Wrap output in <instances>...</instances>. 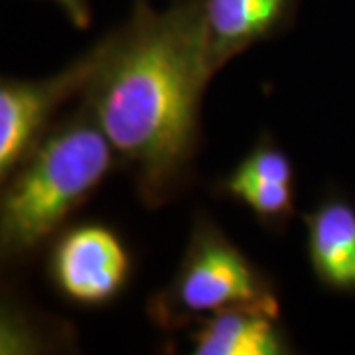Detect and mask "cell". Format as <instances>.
<instances>
[{
	"mask_svg": "<svg viewBox=\"0 0 355 355\" xmlns=\"http://www.w3.org/2000/svg\"><path fill=\"white\" fill-rule=\"evenodd\" d=\"M203 0L154 10L139 0L109 32V50L81 101L111 140L140 202L164 207L188 190L202 146Z\"/></svg>",
	"mask_w": 355,
	"mask_h": 355,
	"instance_id": "1",
	"label": "cell"
},
{
	"mask_svg": "<svg viewBox=\"0 0 355 355\" xmlns=\"http://www.w3.org/2000/svg\"><path fill=\"white\" fill-rule=\"evenodd\" d=\"M116 166L113 144L85 103L53 123L2 180V265L22 266L44 254Z\"/></svg>",
	"mask_w": 355,
	"mask_h": 355,
	"instance_id": "2",
	"label": "cell"
},
{
	"mask_svg": "<svg viewBox=\"0 0 355 355\" xmlns=\"http://www.w3.org/2000/svg\"><path fill=\"white\" fill-rule=\"evenodd\" d=\"M243 306L280 312L277 282L211 217L200 211L174 277L148 298V320L174 334L186 331L203 318Z\"/></svg>",
	"mask_w": 355,
	"mask_h": 355,
	"instance_id": "3",
	"label": "cell"
},
{
	"mask_svg": "<svg viewBox=\"0 0 355 355\" xmlns=\"http://www.w3.org/2000/svg\"><path fill=\"white\" fill-rule=\"evenodd\" d=\"M46 279L65 302L83 310L114 304L130 286L135 254L105 221H71L44 251Z\"/></svg>",
	"mask_w": 355,
	"mask_h": 355,
	"instance_id": "4",
	"label": "cell"
},
{
	"mask_svg": "<svg viewBox=\"0 0 355 355\" xmlns=\"http://www.w3.org/2000/svg\"><path fill=\"white\" fill-rule=\"evenodd\" d=\"M109 50V34L77 55L58 73L42 79L2 77L0 81V180L8 176L55 113L71 97H81Z\"/></svg>",
	"mask_w": 355,
	"mask_h": 355,
	"instance_id": "5",
	"label": "cell"
},
{
	"mask_svg": "<svg viewBox=\"0 0 355 355\" xmlns=\"http://www.w3.org/2000/svg\"><path fill=\"white\" fill-rule=\"evenodd\" d=\"M217 196L247 207L270 233H282L296 214V170L288 153L268 132L214 188Z\"/></svg>",
	"mask_w": 355,
	"mask_h": 355,
	"instance_id": "6",
	"label": "cell"
},
{
	"mask_svg": "<svg viewBox=\"0 0 355 355\" xmlns=\"http://www.w3.org/2000/svg\"><path fill=\"white\" fill-rule=\"evenodd\" d=\"M298 0H203V62L214 77L259 42L288 30Z\"/></svg>",
	"mask_w": 355,
	"mask_h": 355,
	"instance_id": "7",
	"label": "cell"
},
{
	"mask_svg": "<svg viewBox=\"0 0 355 355\" xmlns=\"http://www.w3.org/2000/svg\"><path fill=\"white\" fill-rule=\"evenodd\" d=\"M306 257L324 291L355 296V203L340 188L326 191L302 216Z\"/></svg>",
	"mask_w": 355,
	"mask_h": 355,
	"instance_id": "8",
	"label": "cell"
},
{
	"mask_svg": "<svg viewBox=\"0 0 355 355\" xmlns=\"http://www.w3.org/2000/svg\"><path fill=\"white\" fill-rule=\"evenodd\" d=\"M193 355H286L292 342L280 312L243 306L217 312L186 330Z\"/></svg>",
	"mask_w": 355,
	"mask_h": 355,
	"instance_id": "9",
	"label": "cell"
},
{
	"mask_svg": "<svg viewBox=\"0 0 355 355\" xmlns=\"http://www.w3.org/2000/svg\"><path fill=\"white\" fill-rule=\"evenodd\" d=\"M67 16V20L79 30H87L91 26V8L87 0H51Z\"/></svg>",
	"mask_w": 355,
	"mask_h": 355,
	"instance_id": "10",
	"label": "cell"
}]
</instances>
